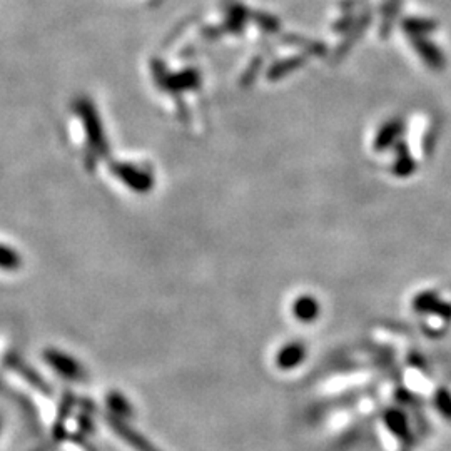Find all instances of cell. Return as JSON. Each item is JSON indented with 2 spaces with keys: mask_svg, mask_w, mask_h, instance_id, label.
<instances>
[{
  "mask_svg": "<svg viewBox=\"0 0 451 451\" xmlns=\"http://www.w3.org/2000/svg\"><path fill=\"white\" fill-rule=\"evenodd\" d=\"M117 429H119L120 435H123L125 440H127L129 443H131L136 450H139V451H158V450H154L149 443H146V440H142L141 436H137L136 433L129 431V429H124V428H117Z\"/></svg>",
  "mask_w": 451,
  "mask_h": 451,
  "instance_id": "obj_3",
  "label": "cell"
},
{
  "mask_svg": "<svg viewBox=\"0 0 451 451\" xmlns=\"http://www.w3.org/2000/svg\"><path fill=\"white\" fill-rule=\"evenodd\" d=\"M316 306L314 305V301L313 299H299V301L296 303V307H294V311H296V316L298 318H301V319H310V318H313V316L316 314Z\"/></svg>",
  "mask_w": 451,
  "mask_h": 451,
  "instance_id": "obj_2",
  "label": "cell"
},
{
  "mask_svg": "<svg viewBox=\"0 0 451 451\" xmlns=\"http://www.w3.org/2000/svg\"><path fill=\"white\" fill-rule=\"evenodd\" d=\"M15 256L12 254L11 251H7L6 248H0V264H2V266H15Z\"/></svg>",
  "mask_w": 451,
  "mask_h": 451,
  "instance_id": "obj_4",
  "label": "cell"
},
{
  "mask_svg": "<svg viewBox=\"0 0 451 451\" xmlns=\"http://www.w3.org/2000/svg\"><path fill=\"white\" fill-rule=\"evenodd\" d=\"M71 361H72V359H71ZM71 361H69L67 358H64L62 354H59V353L50 354V363L54 364L55 370L66 373V376H74V375H76V371H77V366L74 363H71Z\"/></svg>",
  "mask_w": 451,
  "mask_h": 451,
  "instance_id": "obj_1",
  "label": "cell"
}]
</instances>
